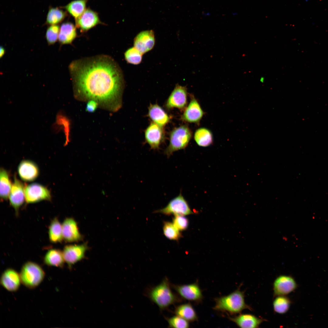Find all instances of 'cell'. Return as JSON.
<instances>
[{"label":"cell","instance_id":"74e56055","mask_svg":"<svg viewBox=\"0 0 328 328\" xmlns=\"http://www.w3.org/2000/svg\"><path fill=\"white\" fill-rule=\"evenodd\" d=\"M5 49L2 46H0V57L1 58L4 55L5 53Z\"/></svg>","mask_w":328,"mask_h":328},{"label":"cell","instance_id":"f546056e","mask_svg":"<svg viewBox=\"0 0 328 328\" xmlns=\"http://www.w3.org/2000/svg\"><path fill=\"white\" fill-rule=\"evenodd\" d=\"M67 16L66 12L58 8H51L47 14L46 23L50 25L57 24L63 21Z\"/></svg>","mask_w":328,"mask_h":328},{"label":"cell","instance_id":"8992f818","mask_svg":"<svg viewBox=\"0 0 328 328\" xmlns=\"http://www.w3.org/2000/svg\"><path fill=\"white\" fill-rule=\"evenodd\" d=\"M154 213H160L168 216L173 214L184 216L193 213L181 193L172 200L165 207L155 210Z\"/></svg>","mask_w":328,"mask_h":328},{"label":"cell","instance_id":"4dcf8cb0","mask_svg":"<svg viewBox=\"0 0 328 328\" xmlns=\"http://www.w3.org/2000/svg\"><path fill=\"white\" fill-rule=\"evenodd\" d=\"M163 231L165 236L170 240L177 241L182 236L180 231L173 223L169 221L163 222Z\"/></svg>","mask_w":328,"mask_h":328},{"label":"cell","instance_id":"d6a6232c","mask_svg":"<svg viewBox=\"0 0 328 328\" xmlns=\"http://www.w3.org/2000/svg\"><path fill=\"white\" fill-rule=\"evenodd\" d=\"M165 318L170 328H186L189 327V322L177 315Z\"/></svg>","mask_w":328,"mask_h":328},{"label":"cell","instance_id":"52a82bcc","mask_svg":"<svg viewBox=\"0 0 328 328\" xmlns=\"http://www.w3.org/2000/svg\"><path fill=\"white\" fill-rule=\"evenodd\" d=\"M171 285L182 299L197 304L201 302L203 299L202 292L197 282L188 284Z\"/></svg>","mask_w":328,"mask_h":328},{"label":"cell","instance_id":"277c9868","mask_svg":"<svg viewBox=\"0 0 328 328\" xmlns=\"http://www.w3.org/2000/svg\"><path fill=\"white\" fill-rule=\"evenodd\" d=\"M192 137V132L187 125L174 128L169 135V143L164 151L168 157L177 151L184 149L188 145Z\"/></svg>","mask_w":328,"mask_h":328},{"label":"cell","instance_id":"44dd1931","mask_svg":"<svg viewBox=\"0 0 328 328\" xmlns=\"http://www.w3.org/2000/svg\"><path fill=\"white\" fill-rule=\"evenodd\" d=\"M148 115L153 122L164 127L171 119L164 109L157 104H151L148 107Z\"/></svg>","mask_w":328,"mask_h":328},{"label":"cell","instance_id":"484cf974","mask_svg":"<svg viewBox=\"0 0 328 328\" xmlns=\"http://www.w3.org/2000/svg\"><path fill=\"white\" fill-rule=\"evenodd\" d=\"M194 138L197 144L202 147L208 146L213 142V136L211 132L205 128L197 129L194 133Z\"/></svg>","mask_w":328,"mask_h":328},{"label":"cell","instance_id":"7c38bea8","mask_svg":"<svg viewBox=\"0 0 328 328\" xmlns=\"http://www.w3.org/2000/svg\"><path fill=\"white\" fill-rule=\"evenodd\" d=\"M297 287L293 277L288 275H280L276 278L273 282L274 296H286L294 291Z\"/></svg>","mask_w":328,"mask_h":328},{"label":"cell","instance_id":"2e32d148","mask_svg":"<svg viewBox=\"0 0 328 328\" xmlns=\"http://www.w3.org/2000/svg\"><path fill=\"white\" fill-rule=\"evenodd\" d=\"M181 119L184 122L199 124L204 114L197 100L192 96L190 102L184 110Z\"/></svg>","mask_w":328,"mask_h":328},{"label":"cell","instance_id":"603a6c76","mask_svg":"<svg viewBox=\"0 0 328 328\" xmlns=\"http://www.w3.org/2000/svg\"><path fill=\"white\" fill-rule=\"evenodd\" d=\"M44 262L50 266L62 268L65 260L63 252L58 249H51L46 253L44 258Z\"/></svg>","mask_w":328,"mask_h":328},{"label":"cell","instance_id":"cb8c5ba5","mask_svg":"<svg viewBox=\"0 0 328 328\" xmlns=\"http://www.w3.org/2000/svg\"><path fill=\"white\" fill-rule=\"evenodd\" d=\"M175 313L188 322L197 321L198 317L192 305L190 303L179 305L175 308Z\"/></svg>","mask_w":328,"mask_h":328},{"label":"cell","instance_id":"8fae6325","mask_svg":"<svg viewBox=\"0 0 328 328\" xmlns=\"http://www.w3.org/2000/svg\"><path fill=\"white\" fill-rule=\"evenodd\" d=\"M144 134L145 141L152 149H158L165 140L163 127L153 122L146 128Z\"/></svg>","mask_w":328,"mask_h":328},{"label":"cell","instance_id":"8d00e7d4","mask_svg":"<svg viewBox=\"0 0 328 328\" xmlns=\"http://www.w3.org/2000/svg\"><path fill=\"white\" fill-rule=\"evenodd\" d=\"M98 105V103L94 100H90L87 102L86 108V111L89 112H93L96 110Z\"/></svg>","mask_w":328,"mask_h":328},{"label":"cell","instance_id":"ab89813d","mask_svg":"<svg viewBox=\"0 0 328 328\" xmlns=\"http://www.w3.org/2000/svg\"><path fill=\"white\" fill-rule=\"evenodd\" d=\"M309 0H305V1L306 2H307L308 1H309Z\"/></svg>","mask_w":328,"mask_h":328},{"label":"cell","instance_id":"ffe728a7","mask_svg":"<svg viewBox=\"0 0 328 328\" xmlns=\"http://www.w3.org/2000/svg\"><path fill=\"white\" fill-rule=\"evenodd\" d=\"M18 172L20 178L26 181H32L38 177L39 170L38 166L33 162L23 160L19 163Z\"/></svg>","mask_w":328,"mask_h":328},{"label":"cell","instance_id":"ba28073f","mask_svg":"<svg viewBox=\"0 0 328 328\" xmlns=\"http://www.w3.org/2000/svg\"><path fill=\"white\" fill-rule=\"evenodd\" d=\"M187 103V92L186 87L176 84L166 100L165 106L168 110L176 108L184 110Z\"/></svg>","mask_w":328,"mask_h":328},{"label":"cell","instance_id":"ac0fdd59","mask_svg":"<svg viewBox=\"0 0 328 328\" xmlns=\"http://www.w3.org/2000/svg\"><path fill=\"white\" fill-rule=\"evenodd\" d=\"M230 320L232 321L240 328H258L261 324L267 320L250 314H239L238 316L233 317H228Z\"/></svg>","mask_w":328,"mask_h":328},{"label":"cell","instance_id":"836d02e7","mask_svg":"<svg viewBox=\"0 0 328 328\" xmlns=\"http://www.w3.org/2000/svg\"><path fill=\"white\" fill-rule=\"evenodd\" d=\"M60 27L56 25H50L47 28L46 34L47 42L49 45L54 44L57 41Z\"/></svg>","mask_w":328,"mask_h":328},{"label":"cell","instance_id":"1f68e13d","mask_svg":"<svg viewBox=\"0 0 328 328\" xmlns=\"http://www.w3.org/2000/svg\"><path fill=\"white\" fill-rule=\"evenodd\" d=\"M143 54L134 46L129 48L124 53L125 58L127 63L138 65L141 63Z\"/></svg>","mask_w":328,"mask_h":328},{"label":"cell","instance_id":"f1b7e54d","mask_svg":"<svg viewBox=\"0 0 328 328\" xmlns=\"http://www.w3.org/2000/svg\"><path fill=\"white\" fill-rule=\"evenodd\" d=\"M291 303L290 299L286 296H276L273 302L274 310L278 314H285L289 310Z\"/></svg>","mask_w":328,"mask_h":328},{"label":"cell","instance_id":"3957f363","mask_svg":"<svg viewBox=\"0 0 328 328\" xmlns=\"http://www.w3.org/2000/svg\"><path fill=\"white\" fill-rule=\"evenodd\" d=\"M171 287L169 280L165 277L160 283L150 289L147 293L149 298L161 310L182 301L179 295L173 292Z\"/></svg>","mask_w":328,"mask_h":328},{"label":"cell","instance_id":"4fadbf2b","mask_svg":"<svg viewBox=\"0 0 328 328\" xmlns=\"http://www.w3.org/2000/svg\"><path fill=\"white\" fill-rule=\"evenodd\" d=\"M155 43L154 31H142L138 34L134 39V46L143 55L151 50Z\"/></svg>","mask_w":328,"mask_h":328},{"label":"cell","instance_id":"7a4b0ae2","mask_svg":"<svg viewBox=\"0 0 328 328\" xmlns=\"http://www.w3.org/2000/svg\"><path fill=\"white\" fill-rule=\"evenodd\" d=\"M241 286L227 295L215 298V303L213 309L231 315L240 314L245 309L252 311L253 309L245 303L244 292L240 290Z\"/></svg>","mask_w":328,"mask_h":328},{"label":"cell","instance_id":"30bf717a","mask_svg":"<svg viewBox=\"0 0 328 328\" xmlns=\"http://www.w3.org/2000/svg\"><path fill=\"white\" fill-rule=\"evenodd\" d=\"M26 201L27 203H34L43 200L50 201L51 196L48 189L38 183H32L25 187Z\"/></svg>","mask_w":328,"mask_h":328},{"label":"cell","instance_id":"83f0119b","mask_svg":"<svg viewBox=\"0 0 328 328\" xmlns=\"http://www.w3.org/2000/svg\"><path fill=\"white\" fill-rule=\"evenodd\" d=\"M0 197L3 200L9 197L12 185L7 171L3 168L0 171Z\"/></svg>","mask_w":328,"mask_h":328},{"label":"cell","instance_id":"9a60e30c","mask_svg":"<svg viewBox=\"0 0 328 328\" xmlns=\"http://www.w3.org/2000/svg\"><path fill=\"white\" fill-rule=\"evenodd\" d=\"M87 248L86 244L65 246L63 251V255L65 262L70 268L84 258Z\"/></svg>","mask_w":328,"mask_h":328},{"label":"cell","instance_id":"e0dca14e","mask_svg":"<svg viewBox=\"0 0 328 328\" xmlns=\"http://www.w3.org/2000/svg\"><path fill=\"white\" fill-rule=\"evenodd\" d=\"M0 282L2 286L7 291L15 292L19 289L21 283L20 274L14 269L8 268L2 273Z\"/></svg>","mask_w":328,"mask_h":328},{"label":"cell","instance_id":"e575fe53","mask_svg":"<svg viewBox=\"0 0 328 328\" xmlns=\"http://www.w3.org/2000/svg\"><path fill=\"white\" fill-rule=\"evenodd\" d=\"M172 221L174 225L179 231L186 230L188 226V220L183 215H175L173 218Z\"/></svg>","mask_w":328,"mask_h":328},{"label":"cell","instance_id":"5b68a950","mask_svg":"<svg viewBox=\"0 0 328 328\" xmlns=\"http://www.w3.org/2000/svg\"><path fill=\"white\" fill-rule=\"evenodd\" d=\"M19 274L21 283L30 289L38 286L45 276L42 267L37 264L30 261L27 262L23 265Z\"/></svg>","mask_w":328,"mask_h":328},{"label":"cell","instance_id":"9c48e42d","mask_svg":"<svg viewBox=\"0 0 328 328\" xmlns=\"http://www.w3.org/2000/svg\"><path fill=\"white\" fill-rule=\"evenodd\" d=\"M75 21V25L80 32L84 33L99 25H105L101 20L99 14L89 8Z\"/></svg>","mask_w":328,"mask_h":328},{"label":"cell","instance_id":"f35d334b","mask_svg":"<svg viewBox=\"0 0 328 328\" xmlns=\"http://www.w3.org/2000/svg\"><path fill=\"white\" fill-rule=\"evenodd\" d=\"M264 77H261V78L260 79V81L262 83H263L264 82Z\"/></svg>","mask_w":328,"mask_h":328},{"label":"cell","instance_id":"7402d4cb","mask_svg":"<svg viewBox=\"0 0 328 328\" xmlns=\"http://www.w3.org/2000/svg\"><path fill=\"white\" fill-rule=\"evenodd\" d=\"M76 27L72 22L62 23L60 28L58 40L61 45L71 44L77 36Z\"/></svg>","mask_w":328,"mask_h":328},{"label":"cell","instance_id":"d590c367","mask_svg":"<svg viewBox=\"0 0 328 328\" xmlns=\"http://www.w3.org/2000/svg\"><path fill=\"white\" fill-rule=\"evenodd\" d=\"M56 123L61 124L63 126L64 131L66 136V143L67 144L69 141V135L70 131V123L68 119L62 114H58L56 119Z\"/></svg>","mask_w":328,"mask_h":328},{"label":"cell","instance_id":"4316f807","mask_svg":"<svg viewBox=\"0 0 328 328\" xmlns=\"http://www.w3.org/2000/svg\"><path fill=\"white\" fill-rule=\"evenodd\" d=\"M48 233L50 241L53 243H60L63 240L62 225L57 217H55L51 221Z\"/></svg>","mask_w":328,"mask_h":328},{"label":"cell","instance_id":"5bb4252c","mask_svg":"<svg viewBox=\"0 0 328 328\" xmlns=\"http://www.w3.org/2000/svg\"><path fill=\"white\" fill-rule=\"evenodd\" d=\"M24 186L23 183L14 176V182L9 195L10 204L14 209L16 215L19 209L26 200Z\"/></svg>","mask_w":328,"mask_h":328},{"label":"cell","instance_id":"6da1fadb","mask_svg":"<svg viewBox=\"0 0 328 328\" xmlns=\"http://www.w3.org/2000/svg\"><path fill=\"white\" fill-rule=\"evenodd\" d=\"M69 69L77 95L110 108L114 106L116 110L121 107L124 77L111 57L100 55L75 60Z\"/></svg>","mask_w":328,"mask_h":328},{"label":"cell","instance_id":"d6986e66","mask_svg":"<svg viewBox=\"0 0 328 328\" xmlns=\"http://www.w3.org/2000/svg\"><path fill=\"white\" fill-rule=\"evenodd\" d=\"M62 225L63 239L68 242L77 241L82 238L79 232L77 223L71 218H67L63 221Z\"/></svg>","mask_w":328,"mask_h":328},{"label":"cell","instance_id":"d4e9b609","mask_svg":"<svg viewBox=\"0 0 328 328\" xmlns=\"http://www.w3.org/2000/svg\"><path fill=\"white\" fill-rule=\"evenodd\" d=\"M88 0H73L64 8L75 20L80 16L86 10Z\"/></svg>","mask_w":328,"mask_h":328}]
</instances>
